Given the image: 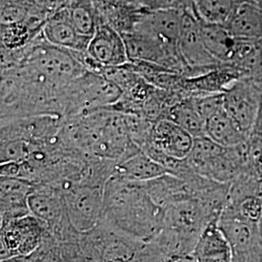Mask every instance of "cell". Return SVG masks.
I'll return each mask as SVG.
<instances>
[{"instance_id":"19","label":"cell","mask_w":262,"mask_h":262,"mask_svg":"<svg viewBox=\"0 0 262 262\" xmlns=\"http://www.w3.org/2000/svg\"><path fill=\"white\" fill-rule=\"evenodd\" d=\"M244 0H192V13L198 20L226 26Z\"/></svg>"},{"instance_id":"22","label":"cell","mask_w":262,"mask_h":262,"mask_svg":"<svg viewBox=\"0 0 262 262\" xmlns=\"http://www.w3.org/2000/svg\"><path fill=\"white\" fill-rule=\"evenodd\" d=\"M144 11L181 10L192 13V0H130Z\"/></svg>"},{"instance_id":"21","label":"cell","mask_w":262,"mask_h":262,"mask_svg":"<svg viewBox=\"0 0 262 262\" xmlns=\"http://www.w3.org/2000/svg\"><path fill=\"white\" fill-rule=\"evenodd\" d=\"M30 28L23 21L13 25H2V42L9 49L24 46L28 42Z\"/></svg>"},{"instance_id":"13","label":"cell","mask_w":262,"mask_h":262,"mask_svg":"<svg viewBox=\"0 0 262 262\" xmlns=\"http://www.w3.org/2000/svg\"><path fill=\"white\" fill-rule=\"evenodd\" d=\"M200 31L208 52L221 63L234 64L242 39L235 37L224 25L207 24L199 20Z\"/></svg>"},{"instance_id":"20","label":"cell","mask_w":262,"mask_h":262,"mask_svg":"<svg viewBox=\"0 0 262 262\" xmlns=\"http://www.w3.org/2000/svg\"><path fill=\"white\" fill-rule=\"evenodd\" d=\"M94 9V7H90L89 4L84 3H75L67 9L70 20L77 31L84 37L91 39L98 26V19Z\"/></svg>"},{"instance_id":"3","label":"cell","mask_w":262,"mask_h":262,"mask_svg":"<svg viewBox=\"0 0 262 262\" xmlns=\"http://www.w3.org/2000/svg\"><path fill=\"white\" fill-rule=\"evenodd\" d=\"M104 186L82 183L63 191L66 213L73 227L85 233L96 227L103 213Z\"/></svg>"},{"instance_id":"12","label":"cell","mask_w":262,"mask_h":262,"mask_svg":"<svg viewBox=\"0 0 262 262\" xmlns=\"http://www.w3.org/2000/svg\"><path fill=\"white\" fill-rule=\"evenodd\" d=\"M1 225L11 220L30 215L28 197L33 185L27 180L0 177Z\"/></svg>"},{"instance_id":"15","label":"cell","mask_w":262,"mask_h":262,"mask_svg":"<svg viewBox=\"0 0 262 262\" xmlns=\"http://www.w3.org/2000/svg\"><path fill=\"white\" fill-rule=\"evenodd\" d=\"M226 28L235 37L255 42L261 41V8L251 1L244 0L235 9Z\"/></svg>"},{"instance_id":"1","label":"cell","mask_w":262,"mask_h":262,"mask_svg":"<svg viewBox=\"0 0 262 262\" xmlns=\"http://www.w3.org/2000/svg\"><path fill=\"white\" fill-rule=\"evenodd\" d=\"M116 231L148 244L164 226V209L147 192L144 182H131L113 174L104 189L101 221Z\"/></svg>"},{"instance_id":"23","label":"cell","mask_w":262,"mask_h":262,"mask_svg":"<svg viewBox=\"0 0 262 262\" xmlns=\"http://www.w3.org/2000/svg\"><path fill=\"white\" fill-rule=\"evenodd\" d=\"M28 8L16 2H6L1 11L2 25H13L23 23L28 18Z\"/></svg>"},{"instance_id":"2","label":"cell","mask_w":262,"mask_h":262,"mask_svg":"<svg viewBox=\"0 0 262 262\" xmlns=\"http://www.w3.org/2000/svg\"><path fill=\"white\" fill-rule=\"evenodd\" d=\"M48 232V225L31 214L2 224L1 261L30 256L41 247Z\"/></svg>"},{"instance_id":"18","label":"cell","mask_w":262,"mask_h":262,"mask_svg":"<svg viewBox=\"0 0 262 262\" xmlns=\"http://www.w3.org/2000/svg\"><path fill=\"white\" fill-rule=\"evenodd\" d=\"M167 120L177 123L193 138L206 136V121L198 112L190 96L169 108Z\"/></svg>"},{"instance_id":"5","label":"cell","mask_w":262,"mask_h":262,"mask_svg":"<svg viewBox=\"0 0 262 262\" xmlns=\"http://www.w3.org/2000/svg\"><path fill=\"white\" fill-rule=\"evenodd\" d=\"M179 52L188 70V78L204 75L221 63L208 52L200 31L199 20L185 12L178 42Z\"/></svg>"},{"instance_id":"7","label":"cell","mask_w":262,"mask_h":262,"mask_svg":"<svg viewBox=\"0 0 262 262\" xmlns=\"http://www.w3.org/2000/svg\"><path fill=\"white\" fill-rule=\"evenodd\" d=\"M28 206L31 215L48 225L51 234L70 222L66 213L63 193L52 185H33L28 197Z\"/></svg>"},{"instance_id":"10","label":"cell","mask_w":262,"mask_h":262,"mask_svg":"<svg viewBox=\"0 0 262 262\" xmlns=\"http://www.w3.org/2000/svg\"><path fill=\"white\" fill-rule=\"evenodd\" d=\"M193 142L194 138L177 123L160 120L154 124L148 145L172 159L183 160L189 156Z\"/></svg>"},{"instance_id":"9","label":"cell","mask_w":262,"mask_h":262,"mask_svg":"<svg viewBox=\"0 0 262 262\" xmlns=\"http://www.w3.org/2000/svg\"><path fill=\"white\" fill-rule=\"evenodd\" d=\"M185 12L181 10H143L133 31L148 34L165 45L178 47Z\"/></svg>"},{"instance_id":"14","label":"cell","mask_w":262,"mask_h":262,"mask_svg":"<svg viewBox=\"0 0 262 262\" xmlns=\"http://www.w3.org/2000/svg\"><path fill=\"white\" fill-rule=\"evenodd\" d=\"M217 222L211 221L199 236L191 253L194 262H233L232 248Z\"/></svg>"},{"instance_id":"11","label":"cell","mask_w":262,"mask_h":262,"mask_svg":"<svg viewBox=\"0 0 262 262\" xmlns=\"http://www.w3.org/2000/svg\"><path fill=\"white\" fill-rule=\"evenodd\" d=\"M43 35L49 44L73 53H84L91 38L80 34L72 25L68 10H60L43 26Z\"/></svg>"},{"instance_id":"6","label":"cell","mask_w":262,"mask_h":262,"mask_svg":"<svg viewBox=\"0 0 262 262\" xmlns=\"http://www.w3.org/2000/svg\"><path fill=\"white\" fill-rule=\"evenodd\" d=\"M211 221L198 199L189 197L170 204L164 210L163 228L182 236L194 249L199 236Z\"/></svg>"},{"instance_id":"16","label":"cell","mask_w":262,"mask_h":262,"mask_svg":"<svg viewBox=\"0 0 262 262\" xmlns=\"http://www.w3.org/2000/svg\"><path fill=\"white\" fill-rule=\"evenodd\" d=\"M113 174L131 182H148L169 173L159 162L139 150L117 163Z\"/></svg>"},{"instance_id":"24","label":"cell","mask_w":262,"mask_h":262,"mask_svg":"<svg viewBox=\"0 0 262 262\" xmlns=\"http://www.w3.org/2000/svg\"><path fill=\"white\" fill-rule=\"evenodd\" d=\"M236 207L239 214L250 222L256 224L262 219V201L257 197H249Z\"/></svg>"},{"instance_id":"4","label":"cell","mask_w":262,"mask_h":262,"mask_svg":"<svg viewBox=\"0 0 262 262\" xmlns=\"http://www.w3.org/2000/svg\"><path fill=\"white\" fill-rule=\"evenodd\" d=\"M261 90L250 79L235 81L224 93V108L249 138L261 105Z\"/></svg>"},{"instance_id":"17","label":"cell","mask_w":262,"mask_h":262,"mask_svg":"<svg viewBox=\"0 0 262 262\" xmlns=\"http://www.w3.org/2000/svg\"><path fill=\"white\" fill-rule=\"evenodd\" d=\"M206 136L225 148L235 147L249 140L225 112V108L207 119Z\"/></svg>"},{"instance_id":"8","label":"cell","mask_w":262,"mask_h":262,"mask_svg":"<svg viewBox=\"0 0 262 262\" xmlns=\"http://www.w3.org/2000/svg\"><path fill=\"white\" fill-rule=\"evenodd\" d=\"M86 53L102 68L120 67L130 62L122 34L104 23L98 24Z\"/></svg>"}]
</instances>
